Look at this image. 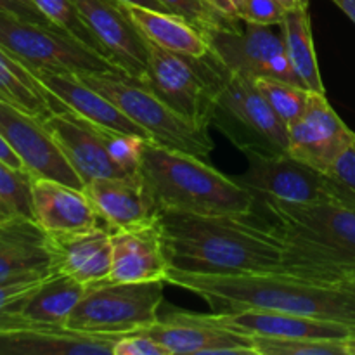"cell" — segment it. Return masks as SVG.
I'll return each instance as SVG.
<instances>
[{"instance_id":"f6af8a7d","label":"cell","mask_w":355,"mask_h":355,"mask_svg":"<svg viewBox=\"0 0 355 355\" xmlns=\"http://www.w3.org/2000/svg\"><path fill=\"white\" fill-rule=\"evenodd\" d=\"M347 350H349V355H355V336L347 338Z\"/></svg>"},{"instance_id":"1f68e13d","label":"cell","mask_w":355,"mask_h":355,"mask_svg":"<svg viewBox=\"0 0 355 355\" xmlns=\"http://www.w3.org/2000/svg\"><path fill=\"white\" fill-rule=\"evenodd\" d=\"M257 355H349L347 340H283L253 336Z\"/></svg>"},{"instance_id":"60d3db41","label":"cell","mask_w":355,"mask_h":355,"mask_svg":"<svg viewBox=\"0 0 355 355\" xmlns=\"http://www.w3.org/2000/svg\"><path fill=\"white\" fill-rule=\"evenodd\" d=\"M215 12L222 14L225 17H238V9L232 3V0H205Z\"/></svg>"},{"instance_id":"603a6c76","label":"cell","mask_w":355,"mask_h":355,"mask_svg":"<svg viewBox=\"0 0 355 355\" xmlns=\"http://www.w3.org/2000/svg\"><path fill=\"white\" fill-rule=\"evenodd\" d=\"M54 272L66 274L78 283L92 284L106 281L113 262V241L107 227L89 231L49 234Z\"/></svg>"},{"instance_id":"836d02e7","label":"cell","mask_w":355,"mask_h":355,"mask_svg":"<svg viewBox=\"0 0 355 355\" xmlns=\"http://www.w3.org/2000/svg\"><path fill=\"white\" fill-rule=\"evenodd\" d=\"M104 142H106V149L111 159L125 173H135L141 170L142 155H144V148L149 139L121 134V132L104 130Z\"/></svg>"},{"instance_id":"ab89813d","label":"cell","mask_w":355,"mask_h":355,"mask_svg":"<svg viewBox=\"0 0 355 355\" xmlns=\"http://www.w3.org/2000/svg\"><path fill=\"white\" fill-rule=\"evenodd\" d=\"M0 159H2V162H6L7 165L14 166V168H24V165H23V162L19 159V156H17L16 153L12 151V148L7 144V141L2 137V134H0Z\"/></svg>"},{"instance_id":"4fadbf2b","label":"cell","mask_w":355,"mask_h":355,"mask_svg":"<svg viewBox=\"0 0 355 355\" xmlns=\"http://www.w3.org/2000/svg\"><path fill=\"white\" fill-rule=\"evenodd\" d=\"M355 142V132L338 116L326 94L311 92L307 107L288 127V155L328 173Z\"/></svg>"},{"instance_id":"d590c367","label":"cell","mask_w":355,"mask_h":355,"mask_svg":"<svg viewBox=\"0 0 355 355\" xmlns=\"http://www.w3.org/2000/svg\"><path fill=\"white\" fill-rule=\"evenodd\" d=\"M284 12L286 10L277 0H245L238 9V17L248 23L279 26Z\"/></svg>"},{"instance_id":"6da1fadb","label":"cell","mask_w":355,"mask_h":355,"mask_svg":"<svg viewBox=\"0 0 355 355\" xmlns=\"http://www.w3.org/2000/svg\"><path fill=\"white\" fill-rule=\"evenodd\" d=\"M250 215H198L159 211L163 246L170 269L189 274H290L283 236Z\"/></svg>"},{"instance_id":"d4e9b609","label":"cell","mask_w":355,"mask_h":355,"mask_svg":"<svg viewBox=\"0 0 355 355\" xmlns=\"http://www.w3.org/2000/svg\"><path fill=\"white\" fill-rule=\"evenodd\" d=\"M127 9L135 26L151 44L187 58H203L210 52L205 35L186 17L141 6H127Z\"/></svg>"},{"instance_id":"30bf717a","label":"cell","mask_w":355,"mask_h":355,"mask_svg":"<svg viewBox=\"0 0 355 355\" xmlns=\"http://www.w3.org/2000/svg\"><path fill=\"white\" fill-rule=\"evenodd\" d=\"M201 33L229 71L250 80L272 78L304 87L288 58L281 31L239 17H220Z\"/></svg>"},{"instance_id":"d6a6232c","label":"cell","mask_w":355,"mask_h":355,"mask_svg":"<svg viewBox=\"0 0 355 355\" xmlns=\"http://www.w3.org/2000/svg\"><path fill=\"white\" fill-rule=\"evenodd\" d=\"M44 279L0 284V331H3V329L24 328V326H33V322H30L24 318L23 307L28 302V298L35 293V290L40 286Z\"/></svg>"},{"instance_id":"7dc6e473","label":"cell","mask_w":355,"mask_h":355,"mask_svg":"<svg viewBox=\"0 0 355 355\" xmlns=\"http://www.w3.org/2000/svg\"><path fill=\"white\" fill-rule=\"evenodd\" d=\"M26 2H31V0H26ZM31 3H33V2H31Z\"/></svg>"},{"instance_id":"ac0fdd59","label":"cell","mask_w":355,"mask_h":355,"mask_svg":"<svg viewBox=\"0 0 355 355\" xmlns=\"http://www.w3.org/2000/svg\"><path fill=\"white\" fill-rule=\"evenodd\" d=\"M83 191L110 231L148 224L159 215L141 170L123 177L94 179L83 186Z\"/></svg>"},{"instance_id":"ba28073f","label":"cell","mask_w":355,"mask_h":355,"mask_svg":"<svg viewBox=\"0 0 355 355\" xmlns=\"http://www.w3.org/2000/svg\"><path fill=\"white\" fill-rule=\"evenodd\" d=\"M0 47L30 71L87 73L121 71L99 52L80 44L55 26L0 10Z\"/></svg>"},{"instance_id":"7bdbcfd3","label":"cell","mask_w":355,"mask_h":355,"mask_svg":"<svg viewBox=\"0 0 355 355\" xmlns=\"http://www.w3.org/2000/svg\"><path fill=\"white\" fill-rule=\"evenodd\" d=\"M340 9L345 12V16H349V19L355 24V0H333Z\"/></svg>"},{"instance_id":"ee69618b","label":"cell","mask_w":355,"mask_h":355,"mask_svg":"<svg viewBox=\"0 0 355 355\" xmlns=\"http://www.w3.org/2000/svg\"><path fill=\"white\" fill-rule=\"evenodd\" d=\"M283 6L284 10H298L309 9V0H277Z\"/></svg>"},{"instance_id":"cb8c5ba5","label":"cell","mask_w":355,"mask_h":355,"mask_svg":"<svg viewBox=\"0 0 355 355\" xmlns=\"http://www.w3.org/2000/svg\"><path fill=\"white\" fill-rule=\"evenodd\" d=\"M35 220L49 234L106 227L85 191L52 179H33Z\"/></svg>"},{"instance_id":"7c38bea8","label":"cell","mask_w":355,"mask_h":355,"mask_svg":"<svg viewBox=\"0 0 355 355\" xmlns=\"http://www.w3.org/2000/svg\"><path fill=\"white\" fill-rule=\"evenodd\" d=\"M0 134L35 179L59 180L83 189L85 184L62 155L44 120L0 101Z\"/></svg>"},{"instance_id":"7402d4cb","label":"cell","mask_w":355,"mask_h":355,"mask_svg":"<svg viewBox=\"0 0 355 355\" xmlns=\"http://www.w3.org/2000/svg\"><path fill=\"white\" fill-rule=\"evenodd\" d=\"M33 75L59 103L64 104L66 110L85 118L96 127L149 139V135L135 121H132L113 101L87 85L75 73L35 71Z\"/></svg>"},{"instance_id":"e0dca14e","label":"cell","mask_w":355,"mask_h":355,"mask_svg":"<svg viewBox=\"0 0 355 355\" xmlns=\"http://www.w3.org/2000/svg\"><path fill=\"white\" fill-rule=\"evenodd\" d=\"M54 274L49 232L35 218L0 222V284L44 279Z\"/></svg>"},{"instance_id":"ffe728a7","label":"cell","mask_w":355,"mask_h":355,"mask_svg":"<svg viewBox=\"0 0 355 355\" xmlns=\"http://www.w3.org/2000/svg\"><path fill=\"white\" fill-rule=\"evenodd\" d=\"M121 336L54 326H24L0 331V355H113Z\"/></svg>"},{"instance_id":"5b68a950","label":"cell","mask_w":355,"mask_h":355,"mask_svg":"<svg viewBox=\"0 0 355 355\" xmlns=\"http://www.w3.org/2000/svg\"><path fill=\"white\" fill-rule=\"evenodd\" d=\"M94 90L113 101L155 144L207 158L214 151L208 127L182 116L163 103L141 80L123 71L78 75Z\"/></svg>"},{"instance_id":"74e56055","label":"cell","mask_w":355,"mask_h":355,"mask_svg":"<svg viewBox=\"0 0 355 355\" xmlns=\"http://www.w3.org/2000/svg\"><path fill=\"white\" fill-rule=\"evenodd\" d=\"M328 175L355 196V142L336 159Z\"/></svg>"},{"instance_id":"44dd1931","label":"cell","mask_w":355,"mask_h":355,"mask_svg":"<svg viewBox=\"0 0 355 355\" xmlns=\"http://www.w3.org/2000/svg\"><path fill=\"white\" fill-rule=\"evenodd\" d=\"M211 315L218 324L250 336L283 340H347L355 336V329L345 324L288 314V312L248 309V311Z\"/></svg>"},{"instance_id":"277c9868","label":"cell","mask_w":355,"mask_h":355,"mask_svg":"<svg viewBox=\"0 0 355 355\" xmlns=\"http://www.w3.org/2000/svg\"><path fill=\"white\" fill-rule=\"evenodd\" d=\"M141 173L159 211L198 215H252L257 198L239 180L229 179L200 156L149 141Z\"/></svg>"},{"instance_id":"484cf974","label":"cell","mask_w":355,"mask_h":355,"mask_svg":"<svg viewBox=\"0 0 355 355\" xmlns=\"http://www.w3.org/2000/svg\"><path fill=\"white\" fill-rule=\"evenodd\" d=\"M0 101L40 120H47L51 114L66 110L64 104L59 103L42 85L33 71L21 64L2 47H0Z\"/></svg>"},{"instance_id":"7a4b0ae2","label":"cell","mask_w":355,"mask_h":355,"mask_svg":"<svg viewBox=\"0 0 355 355\" xmlns=\"http://www.w3.org/2000/svg\"><path fill=\"white\" fill-rule=\"evenodd\" d=\"M165 281L203 298L214 314L262 309L355 329V279L328 283L288 272L215 276L168 270Z\"/></svg>"},{"instance_id":"b9f144b4","label":"cell","mask_w":355,"mask_h":355,"mask_svg":"<svg viewBox=\"0 0 355 355\" xmlns=\"http://www.w3.org/2000/svg\"><path fill=\"white\" fill-rule=\"evenodd\" d=\"M120 2L127 3V6H141V7H148V9L165 10V12H168V10L165 9V6L159 3L158 0H120Z\"/></svg>"},{"instance_id":"8992f818","label":"cell","mask_w":355,"mask_h":355,"mask_svg":"<svg viewBox=\"0 0 355 355\" xmlns=\"http://www.w3.org/2000/svg\"><path fill=\"white\" fill-rule=\"evenodd\" d=\"M210 125L243 153H288V125L246 76L227 71L214 97Z\"/></svg>"},{"instance_id":"3957f363","label":"cell","mask_w":355,"mask_h":355,"mask_svg":"<svg viewBox=\"0 0 355 355\" xmlns=\"http://www.w3.org/2000/svg\"><path fill=\"white\" fill-rule=\"evenodd\" d=\"M290 253V274L328 283L355 279V201L281 203L260 198Z\"/></svg>"},{"instance_id":"2e32d148","label":"cell","mask_w":355,"mask_h":355,"mask_svg":"<svg viewBox=\"0 0 355 355\" xmlns=\"http://www.w3.org/2000/svg\"><path fill=\"white\" fill-rule=\"evenodd\" d=\"M44 123L83 184L103 177L130 175L111 159L104 142V128L69 110L51 114Z\"/></svg>"},{"instance_id":"4dcf8cb0","label":"cell","mask_w":355,"mask_h":355,"mask_svg":"<svg viewBox=\"0 0 355 355\" xmlns=\"http://www.w3.org/2000/svg\"><path fill=\"white\" fill-rule=\"evenodd\" d=\"M253 82H255L259 92L266 97L270 107L279 114V118L288 127L304 114L309 99H311V90L295 85V83L272 78H259Z\"/></svg>"},{"instance_id":"f1b7e54d","label":"cell","mask_w":355,"mask_h":355,"mask_svg":"<svg viewBox=\"0 0 355 355\" xmlns=\"http://www.w3.org/2000/svg\"><path fill=\"white\" fill-rule=\"evenodd\" d=\"M33 179L26 168H14L0 159V222L14 217L35 218Z\"/></svg>"},{"instance_id":"9a60e30c","label":"cell","mask_w":355,"mask_h":355,"mask_svg":"<svg viewBox=\"0 0 355 355\" xmlns=\"http://www.w3.org/2000/svg\"><path fill=\"white\" fill-rule=\"evenodd\" d=\"M90 30L114 66L137 80H144L149 62V42L139 31L120 0H75Z\"/></svg>"},{"instance_id":"83f0119b","label":"cell","mask_w":355,"mask_h":355,"mask_svg":"<svg viewBox=\"0 0 355 355\" xmlns=\"http://www.w3.org/2000/svg\"><path fill=\"white\" fill-rule=\"evenodd\" d=\"M279 31L288 58L305 89L311 92L326 94L321 71H319L309 9L286 10L279 23Z\"/></svg>"},{"instance_id":"e575fe53","label":"cell","mask_w":355,"mask_h":355,"mask_svg":"<svg viewBox=\"0 0 355 355\" xmlns=\"http://www.w3.org/2000/svg\"><path fill=\"white\" fill-rule=\"evenodd\" d=\"M158 2L163 3L168 12L186 17L200 31L217 23L220 17H225L215 12L205 0H158Z\"/></svg>"},{"instance_id":"f35d334b","label":"cell","mask_w":355,"mask_h":355,"mask_svg":"<svg viewBox=\"0 0 355 355\" xmlns=\"http://www.w3.org/2000/svg\"><path fill=\"white\" fill-rule=\"evenodd\" d=\"M0 10H9V12H14L17 14V16L24 17V19L35 21V23L40 24H47V26H54V24L37 9L35 3L26 2V0H0Z\"/></svg>"},{"instance_id":"f546056e","label":"cell","mask_w":355,"mask_h":355,"mask_svg":"<svg viewBox=\"0 0 355 355\" xmlns=\"http://www.w3.org/2000/svg\"><path fill=\"white\" fill-rule=\"evenodd\" d=\"M31 2L37 6V9L40 10L54 26L66 31L69 37L78 40L80 44L87 45L89 49H92V51L99 52L104 58H107L106 51H104V47L101 45V42L97 40L94 31L90 30L87 21L83 19L82 12H80V9L76 7L75 0H31Z\"/></svg>"},{"instance_id":"4316f807","label":"cell","mask_w":355,"mask_h":355,"mask_svg":"<svg viewBox=\"0 0 355 355\" xmlns=\"http://www.w3.org/2000/svg\"><path fill=\"white\" fill-rule=\"evenodd\" d=\"M90 286L66 274L54 272L45 277L23 307L24 318L33 324L66 328L69 315Z\"/></svg>"},{"instance_id":"d6986e66","label":"cell","mask_w":355,"mask_h":355,"mask_svg":"<svg viewBox=\"0 0 355 355\" xmlns=\"http://www.w3.org/2000/svg\"><path fill=\"white\" fill-rule=\"evenodd\" d=\"M113 262L106 281L141 283L165 279L170 263L163 246L159 215L148 224L111 231Z\"/></svg>"},{"instance_id":"52a82bcc","label":"cell","mask_w":355,"mask_h":355,"mask_svg":"<svg viewBox=\"0 0 355 355\" xmlns=\"http://www.w3.org/2000/svg\"><path fill=\"white\" fill-rule=\"evenodd\" d=\"M227 71L211 51L187 58L149 42L148 73L141 82L177 113L210 127L214 97Z\"/></svg>"},{"instance_id":"bcb514c9","label":"cell","mask_w":355,"mask_h":355,"mask_svg":"<svg viewBox=\"0 0 355 355\" xmlns=\"http://www.w3.org/2000/svg\"><path fill=\"white\" fill-rule=\"evenodd\" d=\"M243 2H245V0H232V3H234V6H236V9H239Z\"/></svg>"},{"instance_id":"8d00e7d4","label":"cell","mask_w":355,"mask_h":355,"mask_svg":"<svg viewBox=\"0 0 355 355\" xmlns=\"http://www.w3.org/2000/svg\"><path fill=\"white\" fill-rule=\"evenodd\" d=\"M113 355H170V352L151 336L134 331L118 340Z\"/></svg>"},{"instance_id":"9c48e42d","label":"cell","mask_w":355,"mask_h":355,"mask_svg":"<svg viewBox=\"0 0 355 355\" xmlns=\"http://www.w3.org/2000/svg\"><path fill=\"white\" fill-rule=\"evenodd\" d=\"M165 279L141 283L101 281L87 290L66 328L94 335H127L158 321Z\"/></svg>"},{"instance_id":"5bb4252c","label":"cell","mask_w":355,"mask_h":355,"mask_svg":"<svg viewBox=\"0 0 355 355\" xmlns=\"http://www.w3.org/2000/svg\"><path fill=\"white\" fill-rule=\"evenodd\" d=\"M162 343L170 355L253 354V336L218 324L214 315L173 312L166 319L139 329Z\"/></svg>"},{"instance_id":"8fae6325","label":"cell","mask_w":355,"mask_h":355,"mask_svg":"<svg viewBox=\"0 0 355 355\" xmlns=\"http://www.w3.org/2000/svg\"><path fill=\"white\" fill-rule=\"evenodd\" d=\"M248 170L239 182L248 187L257 200L281 203H321L331 200H354L352 193L333 180L328 173L286 155H263L245 151Z\"/></svg>"}]
</instances>
